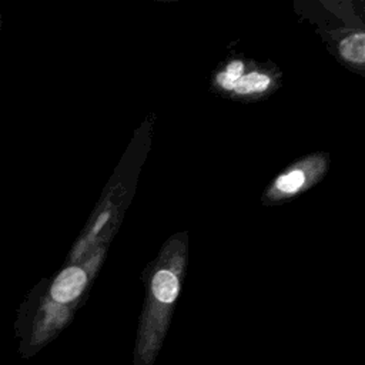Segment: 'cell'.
Masks as SVG:
<instances>
[{"mask_svg":"<svg viewBox=\"0 0 365 365\" xmlns=\"http://www.w3.org/2000/svg\"><path fill=\"white\" fill-rule=\"evenodd\" d=\"M0 29H1V14H0Z\"/></svg>","mask_w":365,"mask_h":365,"instance_id":"cell-6","label":"cell"},{"mask_svg":"<svg viewBox=\"0 0 365 365\" xmlns=\"http://www.w3.org/2000/svg\"><path fill=\"white\" fill-rule=\"evenodd\" d=\"M87 274L77 265L61 269L41 294L33 291L17 311L14 322L17 351L21 358L34 356L51 342L70 321L73 305L83 295Z\"/></svg>","mask_w":365,"mask_h":365,"instance_id":"cell-1","label":"cell"},{"mask_svg":"<svg viewBox=\"0 0 365 365\" xmlns=\"http://www.w3.org/2000/svg\"><path fill=\"white\" fill-rule=\"evenodd\" d=\"M339 53L344 58L354 63H364L365 58V34L355 33L345 37L339 44Z\"/></svg>","mask_w":365,"mask_h":365,"instance_id":"cell-2","label":"cell"},{"mask_svg":"<svg viewBox=\"0 0 365 365\" xmlns=\"http://www.w3.org/2000/svg\"><path fill=\"white\" fill-rule=\"evenodd\" d=\"M305 181V175L301 170H292L287 174H282L277 180V188L285 194H291L298 191Z\"/></svg>","mask_w":365,"mask_h":365,"instance_id":"cell-4","label":"cell"},{"mask_svg":"<svg viewBox=\"0 0 365 365\" xmlns=\"http://www.w3.org/2000/svg\"><path fill=\"white\" fill-rule=\"evenodd\" d=\"M271 80L269 77H267L265 74H261V73H257V71H252V73H248L245 76H241L232 91L238 93V94H248V93H261V91H265L269 86Z\"/></svg>","mask_w":365,"mask_h":365,"instance_id":"cell-3","label":"cell"},{"mask_svg":"<svg viewBox=\"0 0 365 365\" xmlns=\"http://www.w3.org/2000/svg\"><path fill=\"white\" fill-rule=\"evenodd\" d=\"M242 70L244 66L240 60H234L232 63H230L225 68V71L220 73L217 76V83L224 88V90H232L237 80L242 76Z\"/></svg>","mask_w":365,"mask_h":365,"instance_id":"cell-5","label":"cell"}]
</instances>
